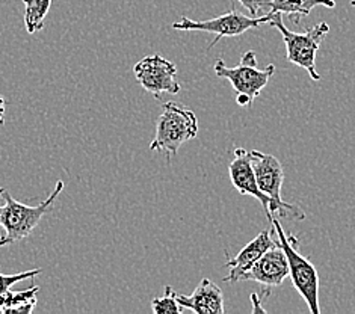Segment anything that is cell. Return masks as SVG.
<instances>
[{
  "instance_id": "277c9868",
  "label": "cell",
  "mask_w": 355,
  "mask_h": 314,
  "mask_svg": "<svg viewBox=\"0 0 355 314\" xmlns=\"http://www.w3.org/2000/svg\"><path fill=\"white\" fill-rule=\"evenodd\" d=\"M270 224L274 227L277 241L283 248L287 263H289V277L293 287L307 302L309 310L313 314H320L319 307V275L315 265L298 251V239L293 236H287L282 223L277 218H270Z\"/></svg>"
},
{
  "instance_id": "5b68a950",
  "label": "cell",
  "mask_w": 355,
  "mask_h": 314,
  "mask_svg": "<svg viewBox=\"0 0 355 314\" xmlns=\"http://www.w3.org/2000/svg\"><path fill=\"white\" fill-rule=\"evenodd\" d=\"M214 70L218 78L230 80L233 89L238 92V103L251 107L260 92L266 88L270 78L275 73V65H266L265 69L257 67V56L254 50H248L241 56V62L236 67H227L223 59H218Z\"/></svg>"
},
{
  "instance_id": "7c38bea8",
  "label": "cell",
  "mask_w": 355,
  "mask_h": 314,
  "mask_svg": "<svg viewBox=\"0 0 355 314\" xmlns=\"http://www.w3.org/2000/svg\"><path fill=\"white\" fill-rule=\"evenodd\" d=\"M177 301L184 310L197 314H224V296L221 288L209 278H202L191 296L177 293Z\"/></svg>"
},
{
  "instance_id": "9a60e30c",
  "label": "cell",
  "mask_w": 355,
  "mask_h": 314,
  "mask_svg": "<svg viewBox=\"0 0 355 314\" xmlns=\"http://www.w3.org/2000/svg\"><path fill=\"white\" fill-rule=\"evenodd\" d=\"M24 3V26L28 33L40 32L44 28V20L49 14L52 0H23Z\"/></svg>"
},
{
  "instance_id": "52a82bcc",
  "label": "cell",
  "mask_w": 355,
  "mask_h": 314,
  "mask_svg": "<svg viewBox=\"0 0 355 314\" xmlns=\"http://www.w3.org/2000/svg\"><path fill=\"white\" fill-rule=\"evenodd\" d=\"M250 155L259 189L266 193L268 197L272 198L278 209L283 211V218L293 216L297 219H306V213L300 207L293 206L282 198L284 171L280 160L272 155H266V152L257 150H251Z\"/></svg>"
},
{
  "instance_id": "e0dca14e",
  "label": "cell",
  "mask_w": 355,
  "mask_h": 314,
  "mask_svg": "<svg viewBox=\"0 0 355 314\" xmlns=\"http://www.w3.org/2000/svg\"><path fill=\"white\" fill-rule=\"evenodd\" d=\"M43 270L41 269H32V270H26V272H20V274H12V275H5V274H0V296L3 293H6L10 288L17 284L23 281V279H29L40 275Z\"/></svg>"
},
{
  "instance_id": "8992f818",
  "label": "cell",
  "mask_w": 355,
  "mask_h": 314,
  "mask_svg": "<svg viewBox=\"0 0 355 314\" xmlns=\"http://www.w3.org/2000/svg\"><path fill=\"white\" fill-rule=\"evenodd\" d=\"M269 19H270V14L261 15V17H248L245 14H241L238 10H234L233 8L232 11H228L219 17H215L212 20L196 21V20L188 19V17H182L179 21L173 23V29L186 30V32L200 30V32L215 33L216 38L207 46V49L210 50L216 46V42L221 38L239 37L250 29L259 28L261 24H268Z\"/></svg>"
},
{
  "instance_id": "6da1fadb",
  "label": "cell",
  "mask_w": 355,
  "mask_h": 314,
  "mask_svg": "<svg viewBox=\"0 0 355 314\" xmlns=\"http://www.w3.org/2000/svg\"><path fill=\"white\" fill-rule=\"evenodd\" d=\"M62 191L64 182L58 180L53 192L43 202H40L38 206H26L14 200L5 188H0V200L3 201V204L0 206V227L3 228L0 248L29 237Z\"/></svg>"
},
{
  "instance_id": "4fadbf2b",
  "label": "cell",
  "mask_w": 355,
  "mask_h": 314,
  "mask_svg": "<svg viewBox=\"0 0 355 314\" xmlns=\"http://www.w3.org/2000/svg\"><path fill=\"white\" fill-rule=\"evenodd\" d=\"M270 14L280 12L289 15V19L295 21V24L301 23V15H309L315 8L325 6L334 8V0H269Z\"/></svg>"
},
{
  "instance_id": "44dd1931",
  "label": "cell",
  "mask_w": 355,
  "mask_h": 314,
  "mask_svg": "<svg viewBox=\"0 0 355 314\" xmlns=\"http://www.w3.org/2000/svg\"><path fill=\"white\" fill-rule=\"evenodd\" d=\"M351 5H352V6H355V0H351Z\"/></svg>"
},
{
  "instance_id": "30bf717a",
  "label": "cell",
  "mask_w": 355,
  "mask_h": 314,
  "mask_svg": "<svg viewBox=\"0 0 355 314\" xmlns=\"http://www.w3.org/2000/svg\"><path fill=\"white\" fill-rule=\"evenodd\" d=\"M289 277V263L280 243L269 248L247 272H243L239 281H254L270 290L272 287L282 286L284 279Z\"/></svg>"
},
{
  "instance_id": "d6986e66",
  "label": "cell",
  "mask_w": 355,
  "mask_h": 314,
  "mask_svg": "<svg viewBox=\"0 0 355 314\" xmlns=\"http://www.w3.org/2000/svg\"><path fill=\"white\" fill-rule=\"evenodd\" d=\"M251 301H252V313H263L265 310L261 308V305H260V298H259V295L257 293H252L251 295Z\"/></svg>"
},
{
  "instance_id": "2e32d148",
  "label": "cell",
  "mask_w": 355,
  "mask_h": 314,
  "mask_svg": "<svg viewBox=\"0 0 355 314\" xmlns=\"http://www.w3.org/2000/svg\"><path fill=\"white\" fill-rule=\"evenodd\" d=\"M151 310L155 314H180L184 311L177 301V293L171 286L165 287V295L162 298H155L151 301Z\"/></svg>"
},
{
  "instance_id": "7a4b0ae2",
  "label": "cell",
  "mask_w": 355,
  "mask_h": 314,
  "mask_svg": "<svg viewBox=\"0 0 355 314\" xmlns=\"http://www.w3.org/2000/svg\"><path fill=\"white\" fill-rule=\"evenodd\" d=\"M198 120L189 107L175 101H168L162 106V114L156 123L155 139L150 143L151 151L164 152L166 157L175 156L186 142L197 138Z\"/></svg>"
},
{
  "instance_id": "ac0fdd59",
  "label": "cell",
  "mask_w": 355,
  "mask_h": 314,
  "mask_svg": "<svg viewBox=\"0 0 355 314\" xmlns=\"http://www.w3.org/2000/svg\"><path fill=\"white\" fill-rule=\"evenodd\" d=\"M238 2L251 14V17H261L270 14L269 0H238Z\"/></svg>"
},
{
  "instance_id": "ba28073f",
  "label": "cell",
  "mask_w": 355,
  "mask_h": 314,
  "mask_svg": "<svg viewBox=\"0 0 355 314\" xmlns=\"http://www.w3.org/2000/svg\"><path fill=\"white\" fill-rule=\"evenodd\" d=\"M135 78L141 87L153 94L155 98H160L162 94H179L182 87L177 79V67L160 55H151L142 58L133 67Z\"/></svg>"
},
{
  "instance_id": "3957f363",
  "label": "cell",
  "mask_w": 355,
  "mask_h": 314,
  "mask_svg": "<svg viewBox=\"0 0 355 314\" xmlns=\"http://www.w3.org/2000/svg\"><path fill=\"white\" fill-rule=\"evenodd\" d=\"M268 24L282 33L286 44L287 61L306 70L313 80H320V74L316 70V55L329 32L328 24L322 21L306 32H293L286 28L283 23V14L280 12L270 14Z\"/></svg>"
},
{
  "instance_id": "9c48e42d",
  "label": "cell",
  "mask_w": 355,
  "mask_h": 314,
  "mask_svg": "<svg viewBox=\"0 0 355 314\" xmlns=\"http://www.w3.org/2000/svg\"><path fill=\"white\" fill-rule=\"evenodd\" d=\"M228 173H230L232 184L238 189L241 195H251V197H254L256 200L260 201V204L265 209L269 220L275 215L283 218V211L278 209V206L272 201V198L268 197L266 193H263L259 189L254 169H252V164H251L250 151H247L242 147L236 148L234 157L232 160L230 166H228Z\"/></svg>"
},
{
  "instance_id": "ffe728a7",
  "label": "cell",
  "mask_w": 355,
  "mask_h": 314,
  "mask_svg": "<svg viewBox=\"0 0 355 314\" xmlns=\"http://www.w3.org/2000/svg\"><path fill=\"white\" fill-rule=\"evenodd\" d=\"M5 110H6V101L0 94V125L5 124Z\"/></svg>"
},
{
  "instance_id": "8fae6325",
  "label": "cell",
  "mask_w": 355,
  "mask_h": 314,
  "mask_svg": "<svg viewBox=\"0 0 355 314\" xmlns=\"http://www.w3.org/2000/svg\"><path fill=\"white\" fill-rule=\"evenodd\" d=\"M277 243V236L272 230H263L260 234H257L254 239H252L245 248H242L233 259L228 260L225 263V266L228 268V274L225 275L224 281L225 283H238L239 278L243 272L254 265V263L263 256V254L272 248V246Z\"/></svg>"
},
{
  "instance_id": "5bb4252c",
  "label": "cell",
  "mask_w": 355,
  "mask_h": 314,
  "mask_svg": "<svg viewBox=\"0 0 355 314\" xmlns=\"http://www.w3.org/2000/svg\"><path fill=\"white\" fill-rule=\"evenodd\" d=\"M38 286H31L26 290L12 292L11 288L0 296V313L3 314H29L37 305Z\"/></svg>"
}]
</instances>
